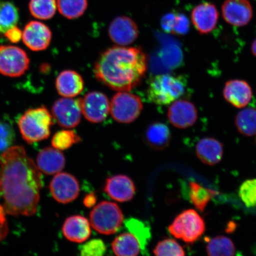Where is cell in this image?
<instances>
[{
  "instance_id": "obj_15",
  "label": "cell",
  "mask_w": 256,
  "mask_h": 256,
  "mask_svg": "<svg viewBox=\"0 0 256 256\" xmlns=\"http://www.w3.org/2000/svg\"><path fill=\"white\" fill-rule=\"evenodd\" d=\"M168 115L172 126L179 129H186L193 126L198 118L196 107L186 100L172 102L169 107Z\"/></svg>"
},
{
  "instance_id": "obj_29",
  "label": "cell",
  "mask_w": 256,
  "mask_h": 256,
  "mask_svg": "<svg viewBox=\"0 0 256 256\" xmlns=\"http://www.w3.org/2000/svg\"><path fill=\"white\" fill-rule=\"evenodd\" d=\"M18 20V8L10 2L0 0V34L16 26Z\"/></svg>"
},
{
  "instance_id": "obj_7",
  "label": "cell",
  "mask_w": 256,
  "mask_h": 256,
  "mask_svg": "<svg viewBox=\"0 0 256 256\" xmlns=\"http://www.w3.org/2000/svg\"><path fill=\"white\" fill-rule=\"evenodd\" d=\"M142 108V99L127 92H118L110 103L112 116L121 124L133 122L139 117Z\"/></svg>"
},
{
  "instance_id": "obj_9",
  "label": "cell",
  "mask_w": 256,
  "mask_h": 256,
  "mask_svg": "<svg viewBox=\"0 0 256 256\" xmlns=\"http://www.w3.org/2000/svg\"><path fill=\"white\" fill-rule=\"evenodd\" d=\"M82 113L92 123L103 122L110 111V102L106 96L98 92H90L78 99Z\"/></svg>"
},
{
  "instance_id": "obj_17",
  "label": "cell",
  "mask_w": 256,
  "mask_h": 256,
  "mask_svg": "<svg viewBox=\"0 0 256 256\" xmlns=\"http://www.w3.org/2000/svg\"><path fill=\"white\" fill-rule=\"evenodd\" d=\"M104 192L112 200L126 202L133 199L136 186L130 178L126 175H116L106 181Z\"/></svg>"
},
{
  "instance_id": "obj_39",
  "label": "cell",
  "mask_w": 256,
  "mask_h": 256,
  "mask_svg": "<svg viewBox=\"0 0 256 256\" xmlns=\"http://www.w3.org/2000/svg\"><path fill=\"white\" fill-rule=\"evenodd\" d=\"M5 36L12 43H18L22 38V32L16 26L10 28L4 34Z\"/></svg>"
},
{
  "instance_id": "obj_30",
  "label": "cell",
  "mask_w": 256,
  "mask_h": 256,
  "mask_svg": "<svg viewBox=\"0 0 256 256\" xmlns=\"http://www.w3.org/2000/svg\"><path fill=\"white\" fill-rule=\"evenodd\" d=\"M56 4L60 14L68 19L81 17L88 6V0H57Z\"/></svg>"
},
{
  "instance_id": "obj_18",
  "label": "cell",
  "mask_w": 256,
  "mask_h": 256,
  "mask_svg": "<svg viewBox=\"0 0 256 256\" xmlns=\"http://www.w3.org/2000/svg\"><path fill=\"white\" fill-rule=\"evenodd\" d=\"M224 98L236 108L247 106L252 97V91L248 82L242 80L227 82L223 90Z\"/></svg>"
},
{
  "instance_id": "obj_26",
  "label": "cell",
  "mask_w": 256,
  "mask_h": 256,
  "mask_svg": "<svg viewBox=\"0 0 256 256\" xmlns=\"http://www.w3.org/2000/svg\"><path fill=\"white\" fill-rule=\"evenodd\" d=\"M126 226L130 233L136 236L139 242L140 251L144 254L147 252L150 239L152 238L151 232L147 224L136 218H130L126 220Z\"/></svg>"
},
{
  "instance_id": "obj_23",
  "label": "cell",
  "mask_w": 256,
  "mask_h": 256,
  "mask_svg": "<svg viewBox=\"0 0 256 256\" xmlns=\"http://www.w3.org/2000/svg\"><path fill=\"white\" fill-rule=\"evenodd\" d=\"M145 138L147 144L152 148L162 150L167 148L170 144L172 134L166 124L154 123L147 128Z\"/></svg>"
},
{
  "instance_id": "obj_2",
  "label": "cell",
  "mask_w": 256,
  "mask_h": 256,
  "mask_svg": "<svg viewBox=\"0 0 256 256\" xmlns=\"http://www.w3.org/2000/svg\"><path fill=\"white\" fill-rule=\"evenodd\" d=\"M148 57L140 48L114 46L102 52L95 63L96 78L114 90L128 92L142 81Z\"/></svg>"
},
{
  "instance_id": "obj_33",
  "label": "cell",
  "mask_w": 256,
  "mask_h": 256,
  "mask_svg": "<svg viewBox=\"0 0 256 256\" xmlns=\"http://www.w3.org/2000/svg\"><path fill=\"white\" fill-rule=\"evenodd\" d=\"M16 139V132L10 120L0 118V156L11 147Z\"/></svg>"
},
{
  "instance_id": "obj_37",
  "label": "cell",
  "mask_w": 256,
  "mask_h": 256,
  "mask_svg": "<svg viewBox=\"0 0 256 256\" xmlns=\"http://www.w3.org/2000/svg\"><path fill=\"white\" fill-rule=\"evenodd\" d=\"M80 252L83 256H102L106 252V247L102 240L94 239L82 246Z\"/></svg>"
},
{
  "instance_id": "obj_21",
  "label": "cell",
  "mask_w": 256,
  "mask_h": 256,
  "mask_svg": "<svg viewBox=\"0 0 256 256\" xmlns=\"http://www.w3.org/2000/svg\"><path fill=\"white\" fill-rule=\"evenodd\" d=\"M56 88L59 94L64 98L76 97L83 90L84 80L78 72L72 70H66L58 76Z\"/></svg>"
},
{
  "instance_id": "obj_32",
  "label": "cell",
  "mask_w": 256,
  "mask_h": 256,
  "mask_svg": "<svg viewBox=\"0 0 256 256\" xmlns=\"http://www.w3.org/2000/svg\"><path fill=\"white\" fill-rule=\"evenodd\" d=\"M28 8L34 18L49 20L56 14L57 4L56 0H30Z\"/></svg>"
},
{
  "instance_id": "obj_27",
  "label": "cell",
  "mask_w": 256,
  "mask_h": 256,
  "mask_svg": "<svg viewBox=\"0 0 256 256\" xmlns=\"http://www.w3.org/2000/svg\"><path fill=\"white\" fill-rule=\"evenodd\" d=\"M190 187V200L195 208L200 212H204L208 204L217 194L215 190L202 186L196 182H191Z\"/></svg>"
},
{
  "instance_id": "obj_24",
  "label": "cell",
  "mask_w": 256,
  "mask_h": 256,
  "mask_svg": "<svg viewBox=\"0 0 256 256\" xmlns=\"http://www.w3.org/2000/svg\"><path fill=\"white\" fill-rule=\"evenodd\" d=\"M112 248L114 254L120 256H136L140 252L139 242L130 232L118 236L112 242Z\"/></svg>"
},
{
  "instance_id": "obj_31",
  "label": "cell",
  "mask_w": 256,
  "mask_h": 256,
  "mask_svg": "<svg viewBox=\"0 0 256 256\" xmlns=\"http://www.w3.org/2000/svg\"><path fill=\"white\" fill-rule=\"evenodd\" d=\"M162 26L168 33L183 35L190 30V21L183 14H170L162 18Z\"/></svg>"
},
{
  "instance_id": "obj_36",
  "label": "cell",
  "mask_w": 256,
  "mask_h": 256,
  "mask_svg": "<svg viewBox=\"0 0 256 256\" xmlns=\"http://www.w3.org/2000/svg\"><path fill=\"white\" fill-rule=\"evenodd\" d=\"M238 194L246 206H256V178L243 182L239 188Z\"/></svg>"
},
{
  "instance_id": "obj_12",
  "label": "cell",
  "mask_w": 256,
  "mask_h": 256,
  "mask_svg": "<svg viewBox=\"0 0 256 256\" xmlns=\"http://www.w3.org/2000/svg\"><path fill=\"white\" fill-rule=\"evenodd\" d=\"M108 33L114 43L120 46H126L136 40L139 31L132 19L127 16H118L111 22Z\"/></svg>"
},
{
  "instance_id": "obj_22",
  "label": "cell",
  "mask_w": 256,
  "mask_h": 256,
  "mask_svg": "<svg viewBox=\"0 0 256 256\" xmlns=\"http://www.w3.org/2000/svg\"><path fill=\"white\" fill-rule=\"evenodd\" d=\"M196 153L198 158L204 164L214 166L222 158V144L213 138H204L197 144Z\"/></svg>"
},
{
  "instance_id": "obj_8",
  "label": "cell",
  "mask_w": 256,
  "mask_h": 256,
  "mask_svg": "<svg viewBox=\"0 0 256 256\" xmlns=\"http://www.w3.org/2000/svg\"><path fill=\"white\" fill-rule=\"evenodd\" d=\"M30 64V58L24 50L15 46H0V74L2 75L18 78L26 72Z\"/></svg>"
},
{
  "instance_id": "obj_13",
  "label": "cell",
  "mask_w": 256,
  "mask_h": 256,
  "mask_svg": "<svg viewBox=\"0 0 256 256\" xmlns=\"http://www.w3.org/2000/svg\"><path fill=\"white\" fill-rule=\"evenodd\" d=\"M222 10L224 20L236 27L247 25L254 15L252 6L248 0H226Z\"/></svg>"
},
{
  "instance_id": "obj_40",
  "label": "cell",
  "mask_w": 256,
  "mask_h": 256,
  "mask_svg": "<svg viewBox=\"0 0 256 256\" xmlns=\"http://www.w3.org/2000/svg\"><path fill=\"white\" fill-rule=\"evenodd\" d=\"M96 200H97V198H96V194H90L84 198L83 204L86 207L92 208L96 204Z\"/></svg>"
},
{
  "instance_id": "obj_16",
  "label": "cell",
  "mask_w": 256,
  "mask_h": 256,
  "mask_svg": "<svg viewBox=\"0 0 256 256\" xmlns=\"http://www.w3.org/2000/svg\"><path fill=\"white\" fill-rule=\"evenodd\" d=\"M219 12L212 3L204 2L198 5L192 10V24L200 34H208L216 28L218 21Z\"/></svg>"
},
{
  "instance_id": "obj_38",
  "label": "cell",
  "mask_w": 256,
  "mask_h": 256,
  "mask_svg": "<svg viewBox=\"0 0 256 256\" xmlns=\"http://www.w3.org/2000/svg\"><path fill=\"white\" fill-rule=\"evenodd\" d=\"M8 228L4 208L0 204V242L7 236Z\"/></svg>"
},
{
  "instance_id": "obj_5",
  "label": "cell",
  "mask_w": 256,
  "mask_h": 256,
  "mask_svg": "<svg viewBox=\"0 0 256 256\" xmlns=\"http://www.w3.org/2000/svg\"><path fill=\"white\" fill-rule=\"evenodd\" d=\"M91 225L96 231L104 235H111L120 230L124 222L122 211L117 204L102 201L90 214Z\"/></svg>"
},
{
  "instance_id": "obj_11",
  "label": "cell",
  "mask_w": 256,
  "mask_h": 256,
  "mask_svg": "<svg viewBox=\"0 0 256 256\" xmlns=\"http://www.w3.org/2000/svg\"><path fill=\"white\" fill-rule=\"evenodd\" d=\"M52 113L54 119L63 128H74L81 121L82 113L78 100L67 98H60L54 103Z\"/></svg>"
},
{
  "instance_id": "obj_3",
  "label": "cell",
  "mask_w": 256,
  "mask_h": 256,
  "mask_svg": "<svg viewBox=\"0 0 256 256\" xmlns=\"http://www.w3.org/2000/svg\"><path fill=\"white\" fill-rule=\"evenodd\" d=\"M53 119L52 115L44 106L28 110L18 121L22 138L28 144L47 139L54 124Z\"/></svg>"
},
{
  "instance_id": "obj_35",
  "label": "cell",
  "mask_w": 256,
  "mask_h": 256,
  "mask_svg": "<svg viewBox=\"0 0 256 256\" xmlns=\"http://www.w3.org/2000/svg\"><path fill=\"white\" fill-rule=\"evenodd\" d=\"M153 252L158 256H183L186 254L182 246L176 240L171 238L160 241Z\"/></svg>"
},
{
  "instance_id": "obj_14",
  "label": "cell",
  "mask_w": 256,
  "mask_h": 256,
  "mask_svg": "<svg viewBox=\"0 0 256 256\" xmlns=\"http://www.w3.org/2000/svg\"><path fill=\"white\" fill-rule=\"evenodd\" d=\"M25 46L33 51H42L49 47L52 40V32L42 22L31 21L22 32Z\"/></svg>"
},
{
  "instance_id": "obj_41",
  "label": "cell",
  "mask_w": 256,
  "mask_h": 256,
  "mask_svg": "<svg viewBox=\"0 0 256 256\" xmlns=\"http://www.w3.org/2000/svg\"><path fill=\"white\" fill-rule=\"evenodd\" d=\"M252 52L254 56L256 57V39L252 42Z\"/></svg>"
},
{
  "instance_id": "obj_1",
  "label": "cell",
  "mask_w": 256,
  "mask_h": 256,
  "mask_svg": "<svg viewBox=\"0 0 256 256\" xmlns=\"http://www.w3.org/2000/svg\"><path fill=\"white\" fill-rule=\"evenodd\" d=\"M42 187L40 169L23 146H12L0 156V197L6 213L14 216L34 215Z\"/></svg>"
},
{
  "instance_id": "obj_25",
  "label": "cell",
  "mask_w": 256,
  "mask_h": 256,
  "mask_svg": "<svg viewBox=\"0 0 256 256\" xmlns=\"http://www.w3.org/2000/svg\"><path fill=\"white\" fill-rule=\"evenodd\" d=\"M238 132L243 136H252L256 135V110L252 108H244L238 112L235 120Z\"/></svg>"
},
{
  "instance_id": "obj_4",
  "label": "cell",
  "mask_w": 256,
  "mask_h": 256,
  "mask_svg": "<svg viewBox=\"0 0 256 256\" xmlns=\"http://www.w3.org/2000/svg\"><path fill=\"white\" fill-rule=\"evenodd\" d=\"M186 87V80L182 76L156 75L148 80L146 97L155 104H171L184 94Z\"/></svg>"
},
{
  "instance_id": "obj_28",
  "label": "cell",
  "mask_w": 256,
  "mask_h": 256,
  "mask_svg": "<svg viewBox=\"0 0 256 256\" xmlns=\"http://www.w3.org/2000/svg\"><path fill=\"white\" fill-rule=\"evenodd\" d=\"M206 252L210 256H231L235 254L236 247L231 239L219 236L208 241Z\"/></svg>"
},
{
  "instance_id": "obj_10",
  "label": "cell",
  "mask_w": 256,
  "mask_h": 256,
  "mask_svg": "<svg viewBox=\"0 0 256 256\" xmlns=\"http://www.w3.org/2000/svg\"><path fill=\"white\" fill-rule=\"evenodd\" d=\"M51 194L58 202L66 204L76 200L80 193V184L74 176L68 172H58L50 184Z\"/></svg>"
},
{
  "instance_id": "obj_19",
  "label": "cell",
  "mask_w": 256,
  "mask_h": 256,
  "mask_svg": "<svg viewBox=\"0 0 256 256\" xmlns=\"http://www.w3.org/2000/svg\"><path fill=\"white\" fill-rule=\"evenodd\" d=\"M37 166L40 170L48 175L58 174L66 165V158L60 150L46 147L38 154Z\"/></svg>"
},
{
  "instance_id": "obj_20",
  "label": "cell",
  "mask_w": 256,
  "mask_h": 256,
  "mask_svg": "<svg viewBox=\"0 0 256 256\" xmlns=\"http://www.w3.org/2000/svg\"><path fill=\"white\" fill-rule=\"evenodd\" d=\"M62 230L65 238L72 242H84L91 236V228L88 220L81 216L68 217L64 222Z\"/></svg>"
},
{
  "instance_id": "obj_6",
  "label": "cell",
  "mask_w": 256,
  "mask_h": 256,
  "mask_svg": "<svg viewBox=\"0 0 256 256\" xmlns=\"http://www.w3.org/2000/svg\"><path fill=\"white\" fill-rule=\"evenodd\" d=\"M204 220L196 210H188L176 217L169 226L170 233L175 238L181 239L187 243H193L206 232Z\"/></svg>"
},
{
  "instance_id": "obj_34",
  "label": "cell",
  "mask_w": 256,
  "mask_h": 256,
  "mask_svg": "<svg viewBox=\"0 0 256 256\" xmlns=\"http://www.w3.org/2000/svg\"><path fill=\"white\" fill-rule=\"evenodd\" d=\"M81 142L80 137L75 131L62 130L57 132L52 139V146L54 148L62 151L71 148L74 144Z\"/></svg>"
}]
</instances>
